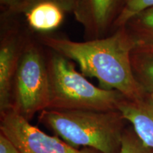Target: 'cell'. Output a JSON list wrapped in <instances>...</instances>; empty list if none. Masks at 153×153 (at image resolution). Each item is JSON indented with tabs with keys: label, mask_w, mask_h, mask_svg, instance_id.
<instances>
[{
	"label": "cell",
	"mask_w": 153,
	"mask_h": 153,
	"mask_svg": "<svg viewBox=\"0 0 153 153\" xmlns=\"http://www.w3.org/2000/svg\"><path fill=\"white\" fill-rule=\"evenodd\" d=\"M47 48L34 32L19 59L12 82V109L30 120L48 108Z\"/></svg>",
	"instance_id": "cell-4"
},
{
	"label": "cell",
	"mask_w": 153,
	"mask_h": 153,
	"mask_svg": "<svg viewBox=\"0 0 153 153\" xmlns=\"http://www.w3.org/2000/svg\"><path fill=\"white\" fill-rule=\"evenodd\" d=\"M128 0H79L73 14L82 25L86 41L114 33V26Z\"/></svg>",
	"instance_id": "cell-7"
},
{
	"label": "cell",
	"mask_w": 153,
	"mask_h": 153,
	"mask_svg": "<svg viewBox=\"0 0 153 153\" xmlns=\"http://www.w3.org/2000/svg\"><path fill=\"white\" fill-rule=\"evenodd\" d=\"M65 12L54 3L43 2L34 6L25 14L24 19L36 33H50L62 24Z\"/></svg>",
	"instance_id": "cell-9"
},
{
	"label": "cell",
	"mask_w": 153,
	"mask_h": 153,
	"mask_svg": "<svg viewBox=\"0 0 153 153\" xmlns=\"http://www.w3.org/2000/svg\"><path fill=\"white\" fill-rule=\"evenodd\" d=\"M79 0H13L10 10L14 13L24 15L34 6L43 2H52L59 6L65 13H73Z\"/></svg>",
	"instance_id": "cell-12"
},
{
	"label": "cell",
	"mask_w": 153,
	"mask_h": 153,
	"mask_svg": "<svg viewBox=\"0 0 153 153\" xmlns=\"http://www.w3.org/2000/svg\"><path fill=\"white\" fill-rule=\"evenodd\" d=\"M125 26L135 41L133 52L153 54V7L136 15Z\"/></svg>",
	"instance_id": "cell-10"
},
{
	"label": "cell",
	"mask_w": 153,
	"mask_h": 153,
	"mask_svg": "<svg viewBox=\"0 0 153 153\" xmlns=\"http://www.w3.org/2000/svg\"><path fill=\"white\" fill-rule=\"evenodd\" d=\"M0 153H21L14 143L3 133H0Z\"/></svg>",
	"instance_id": "cell-15"
},
{
	"label": "cell",
	"mask_w": 153,
	"mask_h": 153,
	"mask_svg": "<svg viewBox=\"0 0 153 153\" xmlns=\"http://www.w3.org/2000/svg\"><path fill=\"white\" fill-rule=\"evenodd\" d=\"M1 11L10 10L13 4V0H0Z\"/></svg>",
	"instance_id": "cell-16"
},
{
	"label": "cell",
	"mask_w": 153,
	"mask_h": 153,
	"mask_svg": "<svg viewBox=\"0 0 153 153\" xmlns=\"http://www.w3.org/2000/svg\"><path fill=\"white\" fill-rule=\"evenodd\" d=\"M0 27V114L12 109V82L25 46L34 32L23 14L1 11Z\"/></svg>",
	"instance_id": "cell-5"
},
{
	"label": "cell",
	"mask_w": 153,
	"mask_h": 153,
	"mask_svg": "<svg viewBox=\"0 0 153 153\" xmlns=\"http://www.w3.org/2000/svg\"><path fill=\"white\" fill-rule=\"evenodd\" d=\"M50 99L48 109L116 111L126 97L96 87L76 70L72 60L47 48Z\"/></svg>",
	"instance_id": "cell-3"
},
{
	"label": "cell",
	"mask_w": 153,
	"mask_h": 153,
	"mask_svg": "<svg viewBox=\"0 0 153 153\" xmlns=\"http://www.w3.org/2000/svg\"><path fill=\"white\" fill-rule=\"evenodd\" d=\"M140 140L153 150V95L147 93L136 100L125 99L118 106Z\"/></svg>",
	"instance_id": "cell-8"
},
{
	"label": "cell",
	"mask_w": 153,
	"mask_h": 153,
	"mask_svg": "<svg viewBox=\"0 0 153 153\" xmlns=\"http://www.w3.org/2000/svg\"><path fill=\"white\" fill-rule=\"evenodd\" d=\"M37 37L48 48L75 61L82 74L97 79L101 89L116 90L130 100L147 94L134 75L131 55L135 44L126 26L107 37L82 42L51 33Z\"/></svg>",
	"instance_id": "cell-1"
},
{
	"label": "cell",
	"mask_w": 153,
	"mask_h": 153,
	"mask_svg": "<svg viewBox=\"0 0 153 153\" xmlns=\"http://www.w3.org/2000/svg\"><path fill=\"white\" fill-rule=\"evenodd\" d=\"M0 130L21 153H100L91 148H74L56 135L44 133L13 109L1 114Z\"/></svg>",
	"instance_id": "cell-6"
},
{
	"label": "cell",
	"mask_w": 153,
	"mask_h": 153,
	"mask_svg": "<svg viewBox=\"0 0 153 153\" xmlns=\"http://www.w3.org/2000/svg\"><path fill=\"white\" fill-rule=\"evenodd\" d=\"M151 7H153V0H128L115 24L114 31L118 28L125 26L133 17Z\"/></svg>",
	"instance_id": "cell-13"
},
{
	"label": "cell",
	"mask_w": 153,
	"mask_h": 153,
	"mask_svg": "<svg viewBox=\"0 0 153 153\" xmlns=\"http://www.w3.org/2000/svg\"><path fill=\"white\" fill-rule=\"evenodd\" d=\"M120 153H153V150L140 140L133 128H126L122 137Z\"/></svg>",
	"instance_id": "cell-14"
},
{
	"label": "cell",
	"mask_w": 153,
	"mask_h": 153,
	"mask_svg": "<svg viewBox=\"0 0 153 153\" xmlns=\"http://www.w3.org/2000/svg\"><path fill=\"white\" fill-rule=\"evenodd\" d=\"M131 62L135 79L147 93L153 95V54L133 52Z\"/></svg>",
	"instance_id": "cell-11"
},
{
	"label": "cell",
	"mask_w": 153,
	"mask_h": 153,
	"mask_svg": "<svg viewBox=\"0 0 153 153\" xmlns=\"http://www.w3.org/2000/svg\"><path fill=\"white\" fill-rule=\"evenodd\" d=\"M38 120L74 148L120 153L126 120L119 111L53 110L40 113Z\"/></svg>",
	"instance_id": "cell-2"
}]
</instances>
